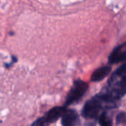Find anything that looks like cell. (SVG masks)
Returning <instances> with one entry per match:
<instances>
[{
    "label": "cell",
    "mask_w": 126,
    "mask_h": 126,
    "mask_svg": "<svg viewBox=\"0 0 126 126\" xmlns=\"http://www.w3.org/2000/svg\"><path fill=\"white\" fill-rule=\"evenodd\" d=\"M126 60V52L121 50V47H119L114 49L111 54L109 57V61L110 63H117L119 62Z\"/></svg>",
    "instance_id": "8992f818"
},
{
    "label": "cell",
    "mask_w": 126,
    "mask_h": 126,
    "mask_svg": "<svg viewBox=\"0 0 126 126\" xmlns=\"http://www.w3.org/2000/svg\"><path fill=\"white\" fill-rule=\"evenodd\" d=\"M126 62L124 63V64H123L122 66H120L117 69V71H116L115 74H116L117 75L121 76V75H124V74H126Z\"/></svg>",
    "instance_id": "30bf717a"
},
{
    "label": "cell",
    "mask_w": 126,
    "mask_h": 126,
    "mask_svg": "<svg viewBox=\"0 0 126 126\" xmlns=\"http://www.w3.org/2000/svg\"><path fill=\"white\" fill-rule=\"evenodd\" d=\"M111 70V68L109 66H102V67L96 69L92 75V77H91L92 81H93V82L101 81L102 80H103L105 78H106L109 75Z\"/></svg>",
    "instance_id": "277c9868"
},
{
    "label": "cell",
    "mask_w": 126,
    "mask_h": 126,
    "mask_svg": "<svg viewBox=\"0 0 126 126\" xmlns=\"http://www.w3.org/2000/svg\"><path fill=\"white\" fill-rule=\"evenodd\" d=\"M117 93L120 95L126 94V78H125L123 80H121L118 84L117 88Z\"/></svg>",
    "instance_id": "ba28073f"
},
{
    "label": "cell",
    "mask_w": 126,
    "mask_h": 126,
    "mask_svg": "<svg viewBox=\"0 0 126 126\" xmlns=\"http://www.w3.org/2000/svg\"><path fill=\"white\" fill-rule=\"evenodd\" d=\"M88 84L80 80H77L74 82V85L69 92L65 106H68L77 101H78L88 90Z\"/></svg>",
    "instance_id": "6da1fadb"
},
{
    "label": "cell",
    "mask_w": 126,
    "mask_h": 126,
    "mask_svg": "<svg viewBox=\"0 0 126 126\" xmlns=\"http://www.w3.org/2000/svg\"><path fill=\"white\" fill-rule=\"evenodd\" d=\"M65 111L66 110L63 107H55L49 110L44 117L49 123H51L55 122L61 117H62Z\"/></svg>",
    "instance_id": "5b68a950"
},
{
    "label": "cell",
    "mask_w": 126,
    "mask_h": 126,
    "mask_svg": "<svg viewBox=\"0 0 126 126\" xmlns=\"http://www.w3.org/2000/svg\"><path fill=\"white\" fill-rule=\"evenodd\" d=\"M102 101L103 100L100 97H94L87 101L82 111V115L83 117L87 119L95 118L101 109Z\"/></svg>",
    "instance_id": "7a4b0ae2"
},
{
    "label": "cell",
    "mask_w": 126,
    "mask_h": 126,
    "mask_svg": "<svg viewBox=\"0 0 126 126\" xmlns=\"http://www.w3.org/2000/svg\"><path fill=\"white\" fill-rule=\"evenodd\" d=\"M79 120L78 114L75 110H66L62 115L61 124L63 126H75Z\"/></svg>",
    "instance_id": "3957f363"
},
{
    "label": "cell",
    "mask_w": 126,
    "mask_h": 126,
    "mask_svg": "<svg viewBox=\"0 0 126 126\" xmlns=\"http://www.w3.org/2000/svg\"><path fill=\"white\" fill-rule=\"evenodd\" d=\"M49 124V123L47 121L45 117H41V118H39L37 120H35L32 123V126H48Z\"/></svg>",
    "instance_id": "9c48e42d"
},
{
    "label": "cell",
    "mask_w": 126,
    "mask_h": 126,
    "mask_svg": "<svg viewBox=\"0 0 126 126\" xmlns=\"http://www.w3.org/2000/svg\"><path fill=\"white\" fill-rule=\"evenodd\" d=\"M99 123L101 126H112V121L109 118L106 113H103L100 115L99 119Z\"/></svg>",
    "instance_id": "52a82bcc"
}]
</instances>
